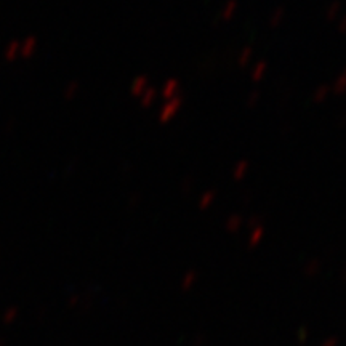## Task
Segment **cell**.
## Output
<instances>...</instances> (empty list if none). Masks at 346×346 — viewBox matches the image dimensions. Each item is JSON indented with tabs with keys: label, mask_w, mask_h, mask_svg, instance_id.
<instances>
[{
	"label": "cell",
	"mask_w": 346,
	"mask_h": 346,
	"mask_svg": "<svg viewBox=\"0 0 346 346\" xmlns=\"http://www.w3.org/2000/svg\"><path fill=\"white\" fill-rule=\"evenodd\" d=\"M183 97H175L172 99H167V103L162 104L160 111H159V122L160 124H168L176 114L180 112V109L183 107Z\"/></svg>",
	"instance_id": "1"
},
{
	"label": "cell",
	"mask_w": 346,
	"mask_h": 346,
	"mask_svg": "<svg viewBox=\"0 0 346 346\" xmlns=\"http://www.w3.org/2000/svg\"><path fill=\"white\" fill-rule=\"evenodd\" d=\"M180 80L178 79H168L164 82V85H162L160 88V95H162V98H165V99H172L176 97V93L180 92Z\"/></svg>",
	"instance_id": "2"
},
{
	"label": "cell",
	"mask_w": 346,
	"mask_h": 346,
	"mask_svg": "<svg viewBox=\"0 0 346 346\" xmlns=\"http://www.w3.org/2000/svg\"><path fill=\"white\" fill-rule=\"evenodd\" d=\"M148 87H149V79L146 76H138L137 79H133V82L130 84V93L133 97L140 98Z\"/></svg>",
	"instance_id": "3"
},
{
	"label": "cell",
	"mask_w": 346,
	"mask_h": 346,
	"mask_svg": "<svg viewBox=\"0 0 346 346\" xmlns=\"http://www.w3.org/2000/svg\"><path fill=\"white\" fill-rule=\"evenodd\" d=\"M264 233H266V228H264V225L261 223V225L252 228V231H250V236H248V248H256L258 247V244L261 242V239L264 237Z\"/></svg>",
	"instance_id": "4"
},
{
	"label": "cell",
	"mask_w": 346,
	"mask_h": 346,
	"mask_svg": "<svg viewBox=\"0 0 346 346\" xmlns=\"http://www.w3.org/2000/svg\"><path fill=\"white\" fill-rule=\"evenodd\" d=\"M242 226H244V218H242L241 215L234 213V215H231V216H228V218H226L225 228H226L228 233H231V234L239 233V231L242 229Z\"/></svg>",
	"instance_id": "5"
},
{
	"label": "cell",
	"mask_w": 346,
	"mask_h": 346,
	"mask_svg": "<svg viewBox=\"0 0 346 346\" xmlns=\"http://www.w3.org/2000/svg\"><path fill=\"white\" fill-rule=\"evenodd\" d=\"M330 90L334 95H338V97L346 93V67L337 76V79L334 80V84L330 85Z\"/></svg>",
	"instance_id": "6"
},
{
	"label": "cell",
	"mask_w": 346,
	"mask_h": 346,
	"mask_svg": "<svg viewBox=\"0 0 346 346\" xmlns=\"http://www.w3.org/2000/svg\"><path fill=\"white\" fill-rule=\"evenodd\" d=\"M236 11H237V0H228L226 5L223 6V10L220 13L218 19H220V21H223V23L231 21V19H233V16L236 15Z\"/></svg>",
	"instance_id": "7"
},
{
	"label": "cell",
	"mask_w": 346,
	"mask_h": 346,
	"mask_svg": "<svg viewBox=\"0 0 346 346\" xmlns=\"http://www.w3.org/2000/svg\"><path fill=\"white\" fill-rule=\"evenodd\" d=\"M268 72V63L264 59L256 61L255 66L252 67V72H250V77H252L253 82H260V80L264 77V74Z\"/></svg>",
	"instance_id": "8"
},
{
	"label": "cell",
	"mask_w": 346,
	"mask_h": 346,
	"mask_svg": "<svg viewBox=\"0 0 346 346\" xmlns=\"http://www.w3.org/2000/svg\"><path fill=\"white\" fill-rule=\"evenodd\" d=\"M155 98H157V88L154 87H148L143 92V95L140 97V104L141 107H151L154 104Z\"/></svg>",
	"instance_id": "9"
},
{
	"label": "cell",
	"mask_w": 346,
	"mask_h": 346,
	"mask_svg": "<svg viewBox=\"0 0 346 346\" xmlns=\"http://www.w3.org/2000/svg\"><path fill=\"white\" fill-rule=\"evenodd\" d=\"M330 93H332V90H330V85H319V87H316L314 88V92H313V101L314 103H324L325 99H327L329 97H330Z\"/></svg>",
	"instance_id": "10"
},
{
	"label": "cell",
	"mask_w": 346,
	"mask_h": 346,
	"mask_svg": "<svg viewBox=\"0 0 346 346\" xmlns=\"http://www.w3.org/2000/svg\"><path fill=\"white\" fill-rule=\"evenodd\" d=\"M248 167H250V164L247 160H239L237 162V164L234 165V168H233V178L236 180V181H241V180H244L246 178V175L248 173Z\"/></svg>",
	"instance_id": "11"
},
{
	"label": "cell",
	"mask_w": 346,
	"mask_h": 346,
	"mask_svg": "<svg viewBox=\"0 0 346 346\" xmlns=\"http://www.w3.org/2000/svg\"><path fill=\"white\" fill-rule=\"evenodd\" d=\"M216 200V191L210 189V191H205L200 198H199V208L200 210H207L213 205V202Z\"/></svg>",
	"instance_id": "12"
},
{
	"label": "cell",
	"mask_w": 346,
	"mask_h": 346,
	"mask_svg": "<svg viewBox=\"0 0 346 346\" xmlns=\"http://www.w3.org/2000/svg\"><path fill=\"white\" fill-rule=\"evenodd\" d=\"M252 58H253V49L252 47H244L239 51V55H237V64H239V67H246L250 64Z\"/></svg>",
	"instance_id": "13"
},
{
	"label": "cell",
	"mask_w": 346,
	"mask_h": 346,
	"mask_svg": "<svg viewBox=\"0 0 346 346\" xmlns=\"http://www.w3.org/2000/svg\"><path fill=\"white\" fill-rule=\"evenodd\" d=\"M340 11H342V3L335 0V2L329 3L327 10H325V19H327V21H334V19H337L338 15H340Z\"/></svg>",
	"instance_id": "14"
},
{
	"label": "cell",
	"mask_w": 346,
	"mask_h": 346,
	"mask_svg": "<svg viewBox=\"0 0 346 346\" xmlns=\"http://www.w3.org/2000/svg\"><path fill=\"white\" fill-rule=\"evenodd\" d=\"M284 18H286V10L282 8V6H279V8H276L273 11V15H271L269 18V26L271 28H277V26H281Z\"/></svg>",
	"instance_id": "15"
},
{
	"label": "cell",
	"mask_w": 346,
	"mask_h": 346,
	"mask_svg": "<svg viewBox=\"0 0 346 346\" xmlns=\"http://www.w3.org/2000/svg\"><path fill=\"white\" fill-rule=\"evenodd\" d=\"M322 268V263L319 261L317 258H313L311 261H308V264L304 266V274L306 276H316L319 271Z\"/></svg>",
	"instance_id": "16"
},
{
	"label": "cell",
	"mask_w": 346,
	"mask_h": 346,
	"mask_svg": "<svg viewBox=\"0 0 346 346\" xmlns=\"http://www.w3.org/2000/svg\"><path fill=\"white\" fill-rule=\"evenodd\" d=\"M196 279H198V274H196V271H188V273L185 274V277H183V281H181V289L183 290H189L193 286H194V282Z\"/></svg>",
	"instance_id": "17"
},
{
	"label": "cell",
	"mask_w": 346,
	"mask_h": 346,
	"mask_svg": "<svg viewBox=\"0 0 346 346\" xmlns=\"http://www.w3.org/2000/svg\"><path fill=\"white\" fill-rule=\"evenodd\" d=\"M260 98H261L260 92H258V90H253V92L250 93L248 97H247V101H246V103H247V107H255L256 104L260 103Z\"/></svg>",
	"instance_id": "18"
},
{
	"label": "cell",
	"mask_w": 346,
	"mask_h": 346,
	"mask_svg": "<svg viewBox=\"0 0 346 346\" xmlns=\"http://www.w3.org/2000/svg\"><path fill=\"white\" fill-rule=\"evenodd\" d=\"M337 31L340 34H346V15H343L340 18V21H338V26H337Z\"/></svg>",
	"instance_id": "19"
},
{
	"label": "cell",
	"mask_w": 346,
	"mask_h": 346,
	"mask_svg": "<svg viewBox=\"0 0 346 346\" xmlns=\"http://www.w3.org/2000/svg\"><path fill=\"white\" fill-rule=\"evenodd\" d=\"M258 225H261V218H260V216H252V218L247 221V226L250 229L255 228V226H258Z\"/></svg>",
	"instance_id": "20"
},
{
	"label": "cell",
	"mask_w": 346,
	"mask_h": 346,
	"mask_svg": "<svg viewBox=\"0 0 346 346\" xmlns=\"http://www.w3.org/2000/svg\"><path fill=\"white\" fill-rule=\"evenodd\" d=\"M345 122H346V112H345V114H342V124H340V127H343V125H345Z\"/></svg>",
	"instance_id": "21"
}]
</instances>
